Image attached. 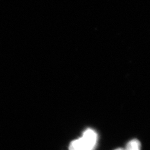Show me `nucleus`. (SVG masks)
Instances as JSON below:
<instances>
[{
  "instance_id": "f03ea898",
  "label": "nucleus",
  "mask_w": 150,
  "mask_h": 150,
  "mask_svg": "<svg viewBox=\"0 0 150 150\" xmlns=\"http://www.w3.org/2000/svg\"><path fill=\"white\" fill-rule=\"evenodd\" d=\"M69 150H93L87 145L81 138L74 139L69 145Z\"/></svg>"
},
{
  "instance_id": "f257e3e1",
  "label": "nucleus",
  "mask_w": 150,
  "mask_h": 150,
  "mask_svg": "<svg viewBox=\"0 0 150 150\" xmlns=\"http://www.w3.org/2000/svg\"><path fill=\"white\" fill-rule=\"evenodd\" d=\"M81 138L84 143L93 149L96 146L98 142V134L94 129L88 128L84 131Z\"/></svg>"
},
{
  "instance_id": "20e7f679",
  "label": "nucleus",
  "mask_w": 150,
  "mask_h": 150,
  "mask_svg": "<svg viewBox=\"0 0 150 150\" xmlns=\"http://www.w3.org/2000/svg\"><path fill=\"white\" fill-rule=\"evenodd\" d=\"M115 150H124V149L122 148H117V149H115Z\"/></svg>"
},
{
  "instance_id": "7ed1b4c3",
  "label": "nucleus",
  "mask_w": 150,
  "mask_h": 150,
  "mask_svg": "<svg viewBox=\"0 0 150 150\" xmlns=\"http://www.w3.org/2000/svg\"><path fill=\"white\" fill-rule=\"evenodd\" d=\"M141 143L137 139L130 140L124 150H141Z\"/></svg>"
}]
</instances>
